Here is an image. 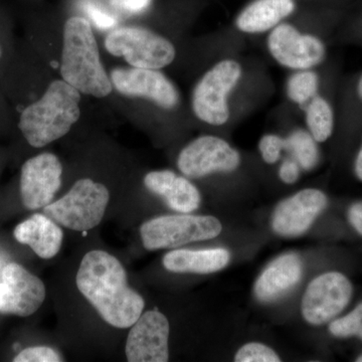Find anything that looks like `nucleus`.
Masks as SVG:
<instances>
[{"label":"nucleus","mask_w":362,"mask_h":362,"mask_svg":"<svg viewBox=\"0 0 362 362\" xmlns=\"http://www.w3.org/2000/svg\"><path fill=\"white\" fill-rule=\"evenodd\" d=\"M109 199L110 192L104 185L83 178L65 197L45 206L44 213L69 230L88 232L103 220Z\"/></svg>","instance_id":"nucleus-5"},{"label":"nucleus","mask_w":362,"mask_h":362,"mask_svg":"<svg viewBox=\"0 0 362 362\" xmlns=\"http://www.w3.org/2000/svg\"><path fill=\"white\" fill-rule=\"evenodd\" d=\"M328 329L333 337H358L362 339V303L346 316L332 321Z\"/></svg>","instance_id":"nucleus-24"},{"label":"nucleus","mask_w":362,"mask_h":362,"mask_svg":"<svg viewBox=\"0 0 362 362\" xmlns=\"http://www.w3.org/2000/svg\"><path fill=\"white\" fill-rule=\"evenodd\" d=\"M84 11L100 30H109L116 25V20L113 16L107 13L106 11H102L100 7L94 6V4H85Z\"/></svg>","instance_id":"nucleus-28"},{"label":"nucleus","mask_w":362,"mask_h":362,"mask_svg":"<svg viewBox=\"0 0 362 362\" xmlns=\"http://www.w3.org/2000/svg\"><path fill=\"white\" fill-rule=\"evenodd\" d=\"M240 152L226 139L202 135L181 150L177 168L187 178L206 177L214 173H232L240 168Z\"/></svg>","instance_id":"nucleus-9"},{"label":"nucleus","mask_w":362,"mask_h":362,"mask_svg":"<svg viewBox=\"0 0 362 362\" xmlns=\"http://www.w3.org/2000/svg\"><path fill=\"white\" fill-rule=\"evenodd\" d=\"M243 77L244 66L233 58L220 59L207 69L190 97L195 118L214 127L226 125L232 117L230 97Z\"/></svg>","instance_id":"nucleus-4"},{"label":"nucleus","mask_w":362,"mask_h":362,"mask_svg":"<svg viewBox=\"0 0 362 362\" xmlns=\"http://www.w3.org/2000/svg\"><path fill=\"white\" fill-rule=\"evenodd\" d=\"M14 362H59L63 358L57 350L47 346L28 347L21 350L13 358Z\"/></svg>","instance_id":"nucleus-27"},{"label":"nucleus","mask_w":362,"mask_h":362,"mask_svg":"<svg viewBox=\"0 0 362 362\" xmlns=\"http://www.w3.org/2000/svg\"><path fill=\"white\" fill-rule=\"evenodd\" d=\"M306 129L318 143L327 141L334 130V111L325 97L317 95L304 107Z\"/></svg>","instance_id":"nucleus-21"},{"label":"nucleus","mask_w":362,"mask_h":362,"mask_svg":"<svg viewBox=\"0 0 362 362\" xmlns=\"http://www.w3.org/2000/svg\"><path fill=\"white\" fill-rule=\"evenodd\" d=\"M144 185L152 194L162 197L173 211L181 214L194 213L199 207L202 195L187 176L176 175L175 171L156 170L147 173Z\"/></svg>","instance_id":"nucleus-17"},{"label":"nucleus","mask_w":362,"mask_h":362,"mask_svg":"<svg viewBox=\"0 0 362 362\" xmlns=\"http://www.w3.org/2000/svg\"><path fill=\"white\" fill-rule=\"evenodd\" d=\"M230 252L223 247L175 250L163 257V266L173 273L211 274L230 263Z\"/></svg>","instance_id":"nucleus-20"},{"label":"nucleus","mask_w":362,"mask_h":362,"mask_svg":"<svg viewBox=\"0 0 362 362\" xmlns=\"http://www.w3.org/2000/svg\"><path fill=\"white\" fill-rule=\"evenodd\" d=\"M0 283V313L21 317L33 315L45 299L42 281L18 263L4 267Z\"/></svg>","instance_id":"nucleus-13"},{"label":"nucleus","mask_w":362,"mask_h":362,"mask_svg":"<svg viewBox=\"0 0 362 362\" xmlns=\"http://www.w3.org/2000/svg\"><path fill=\"white\" fill-rule=\"evenodd\" d=\"M356 94L357 97H358L359 100L362 102V75L359 77L358 81H357Z\"/></svg>","instance_id":"nucleus-33"},{"label":"nucleus","mask_w":362,"mask_h":362,"mask_svg":"<svg viewBox=\"0 0 362 362\" xmlns=\"http://www.w3.org/2000/svg\"><path fill=\"white\" fill-rule=\"evenodd\" d=\"M125 352L129 362H166L169 361V322L157 310L145 312L131 326Z\"/></svg>","instance_id":"nucleus-15"},{"label":"nucleus","mask_w":362,"mask_h":362,"mask_svg":"<svg viewBox=\"0 0 362 362\" xmlns=\"http://www.w3.org/2000/svg\"><path fill=\"white\" fill-rule=\"evenodd\" d=\"M2 57H4V49H2L1 45H0V61H1Z\"/></svg>","instance_id":"nucleus-34"},{"label":"nucleus","mask_w":362,"mask_h":362,"mask_svg":"<svg viewBox=\"0 0 362 362\" xmlns=\"http://www.w3.org/2000/svg\"><path fill=\"white\" fill-rule=\"evenodd\" d=\"M123 11L132 14L144 13L151 6L153 0H114Z\"/></svg>","instance_id":"nucleus-30"},{"label":"nucleus","mask_w":362,"mask_h":362,"mask_svg":"<svg viewBox=\"0 0 362 362\" xmlns=\"http://www.w3.org/2000/svg\"><path fill=\"white\" fill-rule=\"evenodd\" d=\"M302 274L303 263L297 254L282 255L269 264L257 279L255 296L262 303L278 301L296 287Z\"/></svg>","instance_id":"nucleus-16"},{"label":"nucleus","mask_w":362,"mask_h":362,"mask_svg":"<svg viewBox=\"0 0 362 362\" xmlns=\"http://www.w3.org/2000/svg\"><path fill=\"white\" fill-rule=\"evenodd\" d=\"M63 165L54 154L45 152L28 159L21 166V195L30 211L51 204L62 185Z\"/></svg>","instance_id":"nucleus-12"},{"label":"nucleus","mask_w":362,"mask_h":362,"mask_svg":"<svg viewBox=\"0 0 362 362\" xmlns=\"http://www.w3.org/2000/svg\"><path fill=\"white\" fill-rule=\"evenodd\" d=\"M327 204V197L321 190H300L279 202L272 214V230L280 237H300L311 228Z\"/></svg>","instance_id":"nucleus-14"},{"label":"nucleus","mask_w":362,"mask_h":362,"mask_svg":"<svg viewBox=\"0 0 362 362\" xmlns=\"http://www.w3.org/2000/svg\"><path fill=\"white\" fill-rule=\"evenodd\" d=\"M81 93L66 81H52L44 94L26 105L18 127L26 142L42 148L68 134L81 117Z\"/></svg>","instance_id":"nucleus-2"},{"label":"nucleus","mask_w":362,"mask_h":362,"mask_svg":"<svg viewBox=\"0 0 362 362\" xmlns=\"http://www.w3.org/2000/svg\"><path fill=\"white\" fill-rule=\"evenodd\" d=\"M347 218L352 228L362 235V201L356 202L349 207Z\"/></svg>","instance_id":"nucleus-31"},{"label":"nucleus","mask_w":362,"mask_h":362,"mask_svg":"<svg viewBox=\"0 0 362 362\" xmlns=\"http://www.w3.org/2000/svg\"><path fill=\"white\" fill-rule=\"evenodd\" d=\"M354 287L339 272H327L311 281L302 298V315L306 322L319 326L329 322L349 304Z\"/></svg>","instance_id":"nucleus-10"},{"label":"nucleus","mask_w":362,"mask_h":362,"mask_svg":"<svg viewBox=\"0 0 362 362\" xmlns=\"http://www.w3.org/2000/svg\"><path fill=\"white\" fill-rule=\"evenodd\" d=\"M354 173L362 182V145L357 153L356 161H354Z\"/></svg>","instance_id":"nucleus-32"},{"label":"nucleus","mask_w":362,"mask_h":362,"mask_svg":"<svg viewBox=\"0 0 362 362\" xmlns=\"http://www.w3.org/2000/svg\"><path fill=\"white\" fill-rule=\"evenodd\" d=\"M302 168L294 158H286L281 163L279 168L278 175L282 182L285 185H294L299 180L301 175Z\"/></svg>","instance_id":"nucleus-29"},{"label":"nucleus","mask_w":362,"mask_h":362,"mask_svg":"<svg viewBox=\"0 0 362 362\" xmlns=\"http://www.w3.org/2000/svg\"><path fill=\"white\" fill-rule=\"evenodd\" d=\"M259 151L262 159L269 165L277 163L286 151L285 137L277 133H266L259 141Z\"/></svg>","instance_id":"nucleus-26"},{"label":"nucleus","mask_w":362,"mask_h":362,"mask_svg":"<svg viewBox=\"0 0 362 362\" xmlns=\"http://www.w3.org/2000/svg\"><path fill=\"white\" fill-rule=\"evenodd\" d=\"M110 78L114 89L123 96L144 98L166 111L180 106V90L161 70L116 68Z\"/></svg>","instance_id":"nucleus-11"},{"label":"nucleus","mask_w":362,"mask_h":362,"mask_svg":"<svg viewBox=\"0 0 362 362\" xmlns=\"http://www.w3.org/2000/svg\"><path fill=\"white\" fill-rule=\"evenodd\" d=\"M61 77L81 94L95 98L108 97L113 90L92 26L85 18L71 16L64 26Z\"/></svg>","instance_id":"nucleus-3"},{"label":"nucleus","mask_w":362,"mask_h":362,"mask_svg":"<svg viewBox=\"0 0 362 362\" xmlns=\"http://www.w3.org/2000/svg\"><path fill=\"white\" fill-rule=\"evenodd\" d=\"M296 11V0H252L237 14L233 25L244 35H267Z\"/></svg>","instance_id":"nucleus-18"},{"label":"nucleus","mask_w":362,"mask_h":362,"mask_svg":"<svg viewBox=\"0 0 362 362\" xmlns=\"http://www.w3.org/2000/svg\"><path fill=\"white\" fill-rule=\"evenodd\" d=\"M13 235L18 243L30 247L40 258L45 259L57 256L63 245V230L45 214H33L16 226Z\"/></svg>","instance_id":"nucleus-19"},{"label":"nucleus","mask_w":362,"mask_h":362,"mask_svg":"<svg viewBox=\"0 0 362 362\" xmlns=\"http://www.w3.org/2000/svg\"><path fill=\"white\" fill-rule=\"evenodd\" d=\"M266 47L278 66L291 71L316 69L327 56L322 39L287 21L267 33Z\"/></svg>","instance_id":"nucleus-8"},{"label":"nucleus","mask_w":362,"mask_h":362,"mask_svg":"<svg viewBox=\"0 0 362 362\" xmlns=\"http://www.w3.org/2000/svg\"><path fill=\"white\" fill-rule=\"evenodd\" d=\"M357 362H362V354L361 356L358 357V358L356 359Z\"/></svg>","instance_id":"nucleus-35"},{"label":"nucleus","mask_w":362,"mask_h":362,"mask_svg":"<svg viewBox=\"0 0 362 362\" xmlns=\"http://www.w3.org/2000/svg\"><path fill=\"white\" fill-rule=\"evenodd\" d=\"M109 54L120 57L133 68L162 70L176 58L175 45L153 30L138 26H121L105 39Z\"/></svg>","instance_id":"nucleus-6"},{"label":"nucleus","mask_w":362,"mask_h":362,"mask_svg":"<svg viewBox=\"0 0 362 362\" xmlns=\"http://www.w3.org/2000/svg\"><path fill=\"white\" fill-rule=\"evenodd\" d=\"M221 230L223 226L214 216L176 214L146 221L140 228V235L145 249L156 251L211 240L220 235Z\"/></svg>","instance_id":"nucleus-7"},{"label":"nucleus","mask_w":362,"mask_h":362,"mask_svg":"<svg viewBox=\"0 0 362 362\" xmlns=\"http://www.w3.org/2000/svg\"><path fill=\"white\" fill-rule=\"evenodd\" d=\"M235 362H279L280 357L275 350L263 343L250 342L238 350L235 356Z\"/></svg>","instance_id":"nucleus-25"},{"label":"nucleus","mask_w":362,"mask_h":362,"mask_svg":"<svg viewBox=\"0 0 362 362\" xmlns=\"http://www.w3.org/2000/svg\"><path fill=\"white\" fill-rule=\"evenodd\" d=\"M76 281L78 291L111 326L131 327L142 315L144 299L131 289L122 264L109 252H87Z\"/></svg>","instance_id":"nucleus-1"},{"label":"nucleus","mask_w":362,"mask_h":362,"mask_svg":"<svg viewBox=\"0 0 362 362\" xmlns=\"http://www.w3.org/2000/svg\"><path fill=\"white\" fill-rule=\"evenodd\" d=\"M320 77L315 69L291 71L286 80L285 94L290 103L303 110L319 95Z\"/></svg>","instance_id":"nucleus-22"},{"label":"nucleus","mask_w":362,"mask_h":362,"mask_svg":"<svg viewBox=\"0 0 362 362\" xmlns=\"http://www.w3.org/2000/svg\"><path fill=\"white\" fill-rule=\"evenodd\" d=\"M286 151L303 171H312L320 161L318 142L306 129L297 128L285 137Z\"/></svg>","instance_id":"nucleus-23"}]
</instances>
